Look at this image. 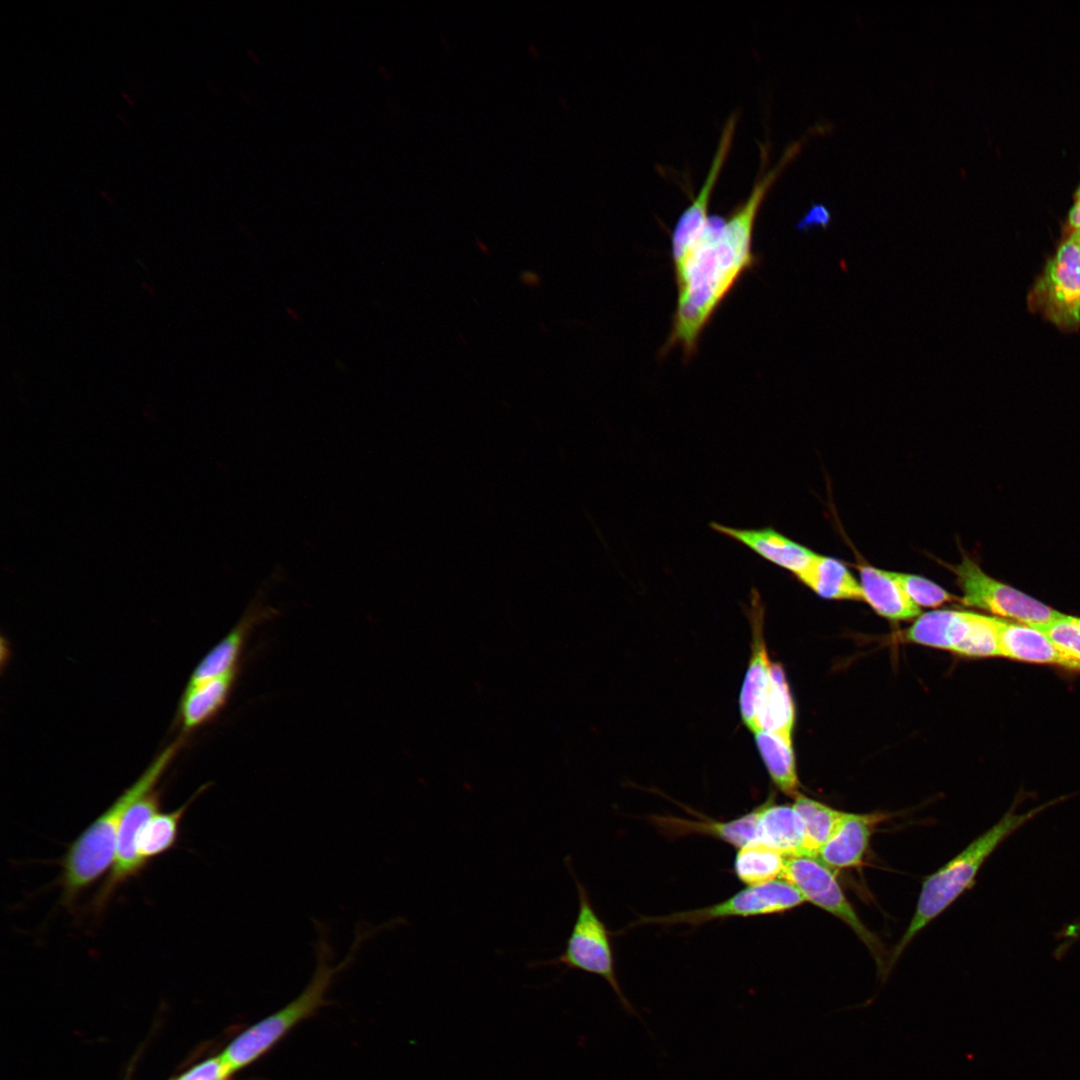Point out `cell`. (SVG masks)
<instances>
[{
    "label": "cell",
    "instance_id": "1",
    "mask_svg": "<svg viewBox=\"0 0 1080 1080\" xmlns=\"http://www.w3.org/2000/svg\"><path fill=\"white\" fill-rule=\"evenodd\" d=\"M801 145V141L789 145L777 164L757 177L747 198L727 217L709 216L700 237L673 264L678 297L662 354L680 346L686 359L694 355L700 335L717 308L743 274L756 264L752 247L759 208Z\"/></svg>",
    "mask_w": 1080,
    "mask_h": 1080
},
{
    "label": "cell",
    "instance_id": "2",
    "mask_svg": "<svg viewBox=\"0 0 1080 1080\" xmlns=\"http://www.w3.org/2000/svg\"><path fill=\"white\" fill-rule=\"evenodd\" d=\"M313 923L318 935L313 944L317 966L310 982L301 994L286 1006L248 1026L228 1043L220 1055L234 1073L259 1060L298 1024L327 1005L325 995L335 975L353 963L357 952L368 939L385 928L393 927L399 921L392 920L380 926L359 922L348 954L337 965L331 964L334 949L329 939L328 927L315 919Z\"/></svg>",
    "mask_w": 1080,
    "mask_h": 1080
},
{
    "label": "cell",
    "instance_id": "3",
    "mask_svg": "<svg viewBox=\"0 0 1080 1080\" xmlns=\"http://www.w3.org/2000/svg\"><path fill=\"white\" fill-rule=\"evenodd\" d=\"M183 745V737L166 746L143 774L71 843L62 861L66 903L74 901L114 862L117 834L126 810L152 791Z\"/></svg>",
    "mask_w": 1080,
    "mask_h": 1080
},
{
    "label": "cell",
    "instance_id": "4",
    "mask_svg": "<svg viewBox=\"0 0 1080 1080\" xmlns=\"http://www.w3.org/2000/svg\"><path fill=\"white\" fill-rule=\"evenodd\" d=\"M1043 808L1045 806L1023 814H1015L1012 811L1006 813L989 830L925 879L910 924L888 959V974L916 934L971 887L979 869L998 845L1040 813Z\"/></svg>",
    "mask_w": 1080,
    "mask_h": 1080
},
{
    "label": "cell",
    "instance_id": "5",
    "mask_svg": "<svg viewBox=\"0 0 1080 1080\" xmlns=\"http://www.w3.org/2000/svg\"><path fill=\"white\" fill-rule=\"evenodd\" d=\"M564 862L577 890V916L565 942L563 952L552 959L530 963L529 967L552 966L560 968L562 969L561 976L569 971H582L599 976L611 987L622 1009L627 1014L639 1018L636 1008L625 995L618 979L611 934L596 913L588 890L577 877L570 857H566Z\"/></svg>",
    "mask_w": 1080,
    "mask_h": 1080
},
{
    "label": "cell",
    "instance_id": "6",
    "mask_svg": "<svg viewBox=\"0 0 1080 1080\" xmlns=\"http://www.w3.org/2000/svg\"><path fill=\"white\" fill-rule=\"evenodd\" d=\"M942 565L955 575L962 591L959 601L966 606L1032 627L1045 625L1065 616L1024 592L989 576L965 553H962L960 563Z\"/></svg>",
    "mask_w": 1080,
    "mask_h": 1080
},
{
    "label": "cell",
    "instance_id": "7",
    "mask_svg": "<svg viewBox=\"0 0 1080 1080\" xmlns=\"http://www.w3.org/2000/svg\"><path fill=\"white\" fill-rule=\"evenodd\" d=\"M1028 306L1063 331L1080 326V244L1076 233L1060 244L1028 294Z\"/></svg>",
    "mask_w": 1080,
    "mask_h": 1080
},
{
    "label": "cell",
    "instance_id": "8",
    "mask_svg": "<svg viewBox=\"0 0 1080 1080\" xmlns=\"http://www.w3.org/2000/svg\"><path fill=\"white\" fill-rule=\"evenodd\" d=\"M781 879L792 884L806 901L826 910L847 924L870 950L879 977L887 979L883 946L860 920L844 895L830 867L816 856L795 855L785 857Z\"/></svg>",
    "mask_w": 1080,
    "mask_h": 1080
},
{
    "label": "cell",
    "instance_id": "9",
    "mask_svg": "<svg viewBox=\"0 0 1080 1080\" xmlns=\"http://www.w3.org/2000/svg\"><path fill=\"white\" fill-rule=\"evenodd\" d=\"M905 639L967 657L999 656L994 616L969 611L943 609L921 614L906 631Z\"/></svg>",
    "mask_w": 1080,
    "mask_h": 1080
},
{
    "label": "cell",
    "instance_id": "10",
    "mask_svg": "<svg viewBox=\"0 0 1080 1080\" xmlns=\"http://www.w3.org/2000/svg\"><path fill=\"white\" fill-rule=\"evenodd\" d=\"M806 902L789 882L776 879L748 886L730 898L710 906L660 916L640 917L633 925H701L727 917H749L782 913Z\"/></svg>",
    "mask_w": 1080,
    "mask_h": 1080
},
{
    "label": "cell",
    "instance_id": "11",
    "mask_svg": "<svg viewBox=\"0 0 1080 1080\" xmlns=\"http://www.w3.org/2000/svg\"><path fill=\"white\" fill-rule=\"evenodd\" d=\"M160 808L161 794L153 789L134 802L124 813L117 834L113 869L99 894V904H102L119 885L136 877L146 867L137 853V834L140 828L160 811Z\"/></svg>",
    "mask_w": 1080,
    "mask_h": 1080
},
{
    "label": "cell",
    "instance_id": "12",
    "mask_svg": "<svg viewBox=\"0 0 1080 1080\" xmlns=\"http://www.w3.org/2000/svg\"><path fill=\"white\" fill-rule=\"evenodd\" d=\"M279 612L258 598L254 599L239 622L221 639L193 670L188 684H198L239 669L240 657L254 629Z\"/></svg>",
    "mask_w": 1080,
    "mask_h": 1080
},
{
    "label": "cell",
    "instance_id": "13",
    "mask_svg": "<svg viewBox=\"0 0 1080 1080\" xmlns=\"http://www.w3.org/2000/svg\"><path fill=\"white\" fill-rule=\"evenodd\" d=\"M999 656L1080 670V661L1061 650L1044 632L1032 626L994 617Z\"/></svg>",
    "mask_w": 1080,
    "mask_h": 1080
},
{
    "label": "cell",
    "instance_id": "14",
    "mask_svg": "<svg viewBox=\"0 0 1080 1080\" xmlns=\"http://www.w3.org/2000/svg\"><path fill=\"white\" fill-rule=\"evenodd\" d=\"M710 527L752 550L766 561L798 577L811 563L814 551L790 539L772 527L741 529L717 522Z\"/></svg>",
    "mask_w": 1080,
    "mask_h": 1080
},
{
    "label": "cell",
    "instance_id": "15",
    "mask_svg": "<svg viewBox=\"0 0 1080 1080\" xmlns=\"http://www.w3.org/2000/svg\"><path fill=\"white\" fill-rule=\"evenodd\" d=\"M882 814L846 813L816 857L830 868H851L862 864L874 827Z\"/></svg>",
    "mask_w": 1080,
    "mask_h": 1080
},
{
    "label": "cell",
    "instance_id": "16",
    "mask_svg": "<svg viewBox=\"0 0 1080 1080\" xmlns=\"http://www.w3.org/2000/svg\"><path fill=\"white\" fill-rule=\"evenodd\" d=\"M763 606L759 593H751L750 618L753 631L752 654L740 692L739 706L743 723L754 732L757 708L765 692L771 665L763 638Z\"/></svg>",
    "mask_w": 1080,
    "mask_h": 1080
},
{
    "label": "cell",
    "instance_id": "17",
    "mask_svg": "<svg viewBox=\"0 0 1080 1080\" xmlns=\"http://www.w3.org/2000/svg\"><path fill=\"white\" fill-rule=\"evenodd\" d=\"M862 598L873 610L893 621L911 620L922 613L909 598L892 571H886L866 563L857 565Z\"/></svg>",
    "mask_w": 1080,
    "mask_h": 1080
},
{
    "label": "cell",
    "instance_id": "18",
    "mask_svg": "<svg viewBox=\"0 0 1080 1080\" xmlns=\"http://www.w3.org/2000/svg\"><path fill=\"white\" fill-rule=\"evenodd\" d=\"M239 669L198 684L187 685L178 709L182 731L189 733L213 720L232 693Z\"/></svg>",
    "mask_w": 1080,
    "mask_h": 1080
},
{
    "label": "cell",
    "instance_id": "19",
    "mask_svg": "<svg viewBox=\"0 0 1080 1080\" xmlns=\"http://www.w3.org/2000/svg\"><path fill=\"white\" fill-rule=\"evenodd\" d=\"M756 839L757 843L785 857L805 855L803 822L793 805L772 801L760 805Z\"/></svg>",
    "mask_w": 1080,
    "mask_h": 1080
},
{
    "label": "cell",
    "instance_id": "20",
    "mask_svg": "<svg viewBox=\"0 0 1080 1080\" xmlns=\"http://www.w3.org/2000/svg\"><path fill=\"white\" fill-rule=\"evenodd\" d=\"M760 806L739 818L729 821L688 820L675 817H655L656 825L665 834L683 836L702 834L725 841L737 848L757 844L756 827Z\"/></svg>",
    "mask_w": 1080,
    "mask_h": 1080
},
{
    "label": "cell",
    "instance_id": "21",
    "mask_svg": "<svg viewBox=\"0 0 1080 1080\" xmlns=\"http://www.w3.org/2000/svg\"><path fill=\"white\" fill-rule=\"evenodd\" d=\"M797 578L822 598L863 600L860 583L838 559L816 553Z\"/></svg>",
    "mask_w": 1080,
    "mask_h": 1080
},
{
    "label": "cell",
    "instance_id": "22",
    "mask_svg": "<svg viewBox=\"0 0 1080 1080\" xmlns=\"http://www.w3.org/2000/svg\"><path fill=\"white\" fill-rule=\"evenodd\" d=\"M795 710L789 685L778 663H772L770 680L756 713L755 730L780 733L792 737Z\"/></svg>",
    "mask_w": 1080,
    "mask_h": 1080
},
{
    "label": "cell",
    "instance_id": "23",
    "mask_svg": "<svg viewBox=\"0 0 1080 1080\" xmlns=\"http://www.w3.org/2000/svg\"><path fill=\"white\" fill-rule=\"evenodd\" d=\"M208 787L209 784L200 787L190 799L173 811H159L140 828L137 834L136 848L140 860L145 865L175 846L180 822L186 810Z\"/></svg>",
    "mask_w": 1080,
    "mask_h": 1080
},
{
    "label": "cell",
    "instance_id": "24",
    "mask_svg": "<svg viewBox=\"0 0 1080 1080\" xmlns=\"http://www.w3.org/2000/svg\"><path fill=\"white\" fill-rule=\"evenodd\" d=\"M754 733L757 748L772 781L784 794L795 797L799 793V781L792 737L768 731Z\"/></svg>",
    "mask_w": 1080,
    "mask_h": 1080
},
{
    "label": "cell",
    "instance_id": "25",
    "mask_svg": "<svg viewBox=\"0 0 1080 1080\" xmlns=\"http://www.w3.org/2000/svg\"><path fill=\"white\" fill-rule=\"evenodd\" d=\"M794 800L793 807L803 822L805 855L816 856L833 834L845 812L833 809L800 793L794 797Z\"/></svg>",
    "mask_w": 1080,
    "mask_h": 1080
},
{
    "label": "cell",
    "instance_id": "26",
    "mask_svg": "<svg viewBox=\"0 0 1080 1080\" xmlns=\"http://www.w3.org/2000/svg\"><path fill=\"white\" fill-rule=\"evenodd\" d=\"M784 866L785 856L757 843L738 850L734 871L742 883L757 886L781 879Z\"/></svg>",
    "mask_w": 1080,
    "mask_h": 1080
},
{
    "label": "cell",
    "instance_id": "27",
    "mask_svg": "<svg viewBox=\"0 0 1080 1080\" xmlns=\"http://www.w3.org/2000/svg\"><path fill=\"white\" fill-rule=\"evenodd\" d=\"M892 575L918 607L937 608L948 602L959 601V598L922 576L901 572H892Z\"/></svg>",
    "mask_w": 1080,
    "mask_h": 1080
},
{
    "label": "cell",
    "instance_id": "28",
    "mask_svg": "<svg viewBox=\"0 0 1080 1080\" xmlns=\"http://www.w3.org/2000/svg\"><path fill=\"white\" fill-rule=\"evenodd\" d=\"M1034 628L1044 632L1061 650L1080 661V627L1072 623L1068 615Z\"/></svg>",
    "mask_w": 1080,
    "mask_h": 1080
},
{
    "label": "cell",
    "instance_id": "29",
    "mask_svg": "<svg viewBox=\"0 0 1080 1080\" xmlns=\"http://www.w3.org/2000/svg\"><path fill=\"white\" fill-rule=\"evenodd\" d=\"M234 1074L219 1054L196 1064L175 1080H233Z\"/></svg>",
    "mask_w": 1080,
    "mask_h": 1080
},
{
    "label": "cell",
    "instance_id": "30",
    "mask_svg": "<svg viewBox=\"0 0 1080 1080\" xmlns=\"http://www.w3.org/2000/svg\"><path fill=\"white\" fill-rule=\"evenodd\" d=\"M832 216V212L827 205L813 203L797 221L795 227L801 232H806L815 227L827 229L832 223Z\"/></svg>",
    "mask_w": 1080,
    "mask_h": 1080
},
{
    "label": "cell",
    "instance_id": "31",
    "mask_svg": "<svg viewBox=\"0 0 1080 1080\" xmlns=\"http://www.w3.org/2000/svg\"><path fill=\"white\" fill-rule=\"evenodd\" d=\"M1074 201L1068 214V226L1072 232L1080 231V183L1074 194Z\"/></svg>",
    "mask_w": 1080,
    "mask_h": 1080
},
{
    "label": "cell",
    "instance_id": "32",
    "mask_svg": "<svg viewBox=\"0 0 1080 1080\" xmlns=\"http://www.w3.org/2000/svg\"><path fill=\"white\" fill-rule=\"evenodd\" d=\"M520 282L529 288H537L541 285L542 279L538 272L532 270H523L519 274Z\"/></svg>",
    "mask_w": 1080,
    "mask_h": 1080
},
{
    "label": "cell",
    "instance_id": "33",
    "mask_svg": "<svg viewBox=\"0 0 1080 1080\" xmlns=\"http://www.w3.org/2000/svg\"><path fill=\"white\" fill-rule=\"evenodd\" d=\"M476 245H477L478 249L480 250V252H482L483 254H485V255L490 254L489 247L486 244H484L481 240L477 239L476 240Z\"/></svg>",
    "mask_w": 1080,
    "mask_h": 1080
},
{
    "label": "cell",
    "instance_id": "34",
    "mask_svg": "<svg viewBox=\"0 0 1080 1080\" xmlns=\"http://www.w3.org/2000/svg\"><path fill=\"white\" fill-rule=\"evenodd\" d=\"M1068 618L1072 623H1074L1075 625L1080 627V617H1075V616L1068 615Z\"/></svg>",
    "mask_w": 1080,
    "mask_h": 1080
},
{
    "label": "cell",
    "instance_id": "35",
    "mask_svg": "<svg viewBox=\"0 0 1080 1080\" xmlns=\"http://www.w3.org/2000/svg\"><path fill=\"white\" fill-rule=\"evenodd\" d=\"M1075 233H1076V236H1077L1079 244H1080V231H1076Z\"/></svg>",
    "mask_w": 1080,
    "mask_h": 1080
}]
</instances>
